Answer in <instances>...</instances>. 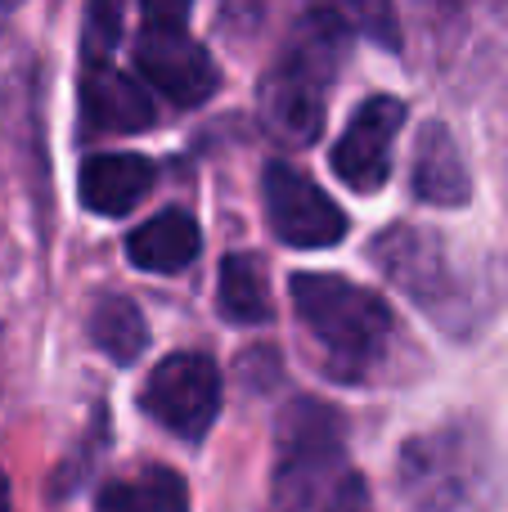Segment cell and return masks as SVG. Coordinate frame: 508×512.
Returning <instances> with one entry per match:
<instances>
[{
	"mask_svg": "<svg viewBox=\"0 0 508 512\" xmlns=\"http://www.w3.org/2000/svg\"><path fill=\"white\" fill-rule=\"evenodd\" d=\"M270 512H374L369 486L347 459L338 409L293 400L279 414Z\"/></svg>",
	"mask_w": 508,
	"mask_h": 512,
	"instance_id": "obj_1",
	"label": "cell"
},
{
	"mask_svg": "<svg viewBox=\"0 0 508 512\" xmlns=\"http://www.w3.org/2000/svg\"><path fill=\"white\" fill-rule=\"evenodd\" d=\"M351 27L338 9H306L297 27L288 32L284 50L275 54L266 81H261V117L284 144H315L324 126V95L338 81V68L347 63Z\"/></svg>",
	"mask_w": 508,
	"mask_h": 512,
	"instance_id": "obj_2",
	"label": "cell"
},
{
	"mask_svg": "<svg viewBox=\"0 0 508 512\" xmlns=\"http://www.w3.org/2000/svg\"><path fill=\"white\" fill-rule=\"evenodd\" d=\"M293 306L329 378H378V369L396 346V319L378 292L360 288L342 274H293Z\"/></svg>",
	"mask_w": 508,
	"mask_h": 512,
	"instance_id": "obj_3",
	"label": "cell"
},
{
	"mask_svg": "<svg viewBox=\"0 0 508 512\" xmlns=\"http://www.w3.org/2000/svg\"><path fill=\"white\" fill-rule=\"evenodd\" d=\"M374 265L446 333L468 337L491 315V288L459 265L450 239L423 225H392L374 239Z\"/></svg>",
	"mask_w": 508,
	"mask_h": 512,
	"instance_id": "obj_4",
	"label": "cell"
},
{
	"mask_svg": "<svg viewBox=\"0 0 508 512\" xmlns=\"http://www.w3.org/2000/svg\"><path fill=\"white\" fill-rule=\"evenodd\" d=\"M396 486L414 512H477L495 495V450L473 423L432 427L396 454Z\"/></svg>",
	"mask_w": 508,
	"mask_h": 512,
	"instance_id": "obj_5",
	"label": "cell"
},
{
	"mask_svg": "<svg viewBox=\"0 0 508 512\" xmlns=\"http://www.w3.org/2000/svg\"><path fill=\"white\" fill-rule=\"evenodd\" d=\"M135 81L167 95L176 108H198L212 99L221 72L212 54L189 36L180 5H144V23L135 36Z\"/></svg>",
	"mask_w": 508,
	"mask_h": 512,
	"instance_id": "obj_6",
	"label": "cell"
},
{
	"mask_svg": "<svg viewBox=\"0 0 508 512\" xmlns=\"http://www.w3.org/2000/svg\"><path fill=\"white\" fill-rule=\"evenodd\" d=\"M140 405L171 436L203 441L221 414V369L203 351H176L149 373Z\"/></svg>",
	"mask_w": 508,
	"mask_h": 512,
	"instance_id": "obj_7",
	"label": "cell"
},
{
	"mask_svg": "<svg viewBox=\"0 0 508 512\" xmlns=\"http://www.w3.org/2000/svg\"><path fill=\"white\" fill-rule=\"evenodd\" d=\"M261 194H266L270 230L288 248H333L347 234L342 207L306 171L288 167V162H270L266 180H261Z\"/></svg>",
	"mask_w": 508,
	"mask_h": 512,
	"instance_id": "obj_8",
	"label": "cell"
},
{
	"mask_svg": "<svg viewBox=\"0 0 508 512\" xmlns=\"http://www.w3.org/2000/svg\"><path fill=\"white\" fill-rule=\"evenodd\" d=\"M405 126V104L392 95H374L356 108V117L347 122V131L333 144V171L342 185L374 194L392 176V140Z\"/></svg>",
	"mask_w": 508,
	"mask_h": 512,
	"instance_id": "obj_9",
	"label": "cell"
},
{
	"mask_svg": "<svg viewBox=\"0 0 508 512\" xmlns=\"http://www.w3.org/2000/svg\"><path fill=\"white\" fill-rule=\"evenodd\" d=\"M81 104H86L90 126L117 131V135L144 131V126H153V117H158L153 95L135 81V72H122L113 59H86V72H81Z\"/></svg>",
	"mask_w": 508,
	"mask_h": 512,
	"instance_id": "obj_10",
	"label": "cell"
},
{
	"mask_svg": "<svg viewBox=\"0 0 508 512\" xmlns=\"http://www.w3.org/2000/svg\"><path fill=\"white\" fill-rule=\"evenodd\" d=\"M410 189H414V198L428 207H464L468 198H473V176H468L464 153H459L450 126L428 122L419 131Z\"/></svg>",
	"mask_w": 508,
	"mask_h": 512,
	"instance_id": "obj_11",
	"label": "cell"
},
{
	"mask_svg": "<svg viewBox=\"0 0 508 512\" xmlns=\"http://www.w3.org/2000/svg\"><path fill=\"white\" fill-rule=\"evenodd\" d=\"M153 189V162L140 153H95L81 167V203L99 216H126Z\"/></svg>",
	"mask_w": 508,
	"mask_h": 512,
	"instance_id": "obj_12",
	"label": "cell"
},
{
	"mask_svg": "<svg viewBox=\"0 0 508 512\" xmlns=\"http://www.w3.org/2000/svg\"><path fill=\"white\" fill-rule=\"evenodd\" d=\"M203 252V230L189 212L167 207V212L149 216L140 230H131L126 239V256L135 270L149 274H180L185 265H194V256Z\"/></svg>",
	"mask_w": 508,
	"mask_h": 512,
	"instance_id": "obj_13",
	"label": "cell"
},
{
	"mask_svg": "<svg viewBox=\"0 0 508 512\" xmlns=\"http://www.w3.org/2000/svg\"><path fill=\"white\" fill-rule=\"evenodd\" d=\"M95 512H189V490L162 463L131 472V477H117L99 490Z\"/></svg>",
	"mask_w": 508,
	"mask_h": 512,
	"instance_id": "obj_14",
	"label": "cell"
},
{
	"mask_svg": "<svg viewBox=\"0 0 508 512\" xmlns=\"http://www.w3.org/2000/svg\"><path fill=\"white\" fill-rule=\"evenodd\" d=\"M90 342L113 364H135L144 355V342H149L140 306L131 297H117V292L99 297L95 310H90Z\"/></svg>",
	"mask_w": 508,
	"mask_h": 512,
	"instance_id": "obj_15",
	"label": "cell"
},
{
	"mask_svg": "<svg viewBox=\"0 0 508 512\" xmlns=\"http://www.w3.org/2000/svg\"><path fill=\"white\" fill-rule=\"evenodd\" d=\"M221 310L234 324H266L275 301H270V283H266V265L252 252H234L221 261Z\"/></svg>",
	"mask_w": 508,
	"mask_h": 512,
	"instance_id": "obj_16",
	"label": "cell"
},
{
	"mask_svg": "<svg viewBox=\"0 0 508 512\" xmlns=\"http://www.w3.org/2000/svg\"><path fill=\"white\" fill-rule=\"evenodd\" d=\"M117 36H122V9L117 5H90L86 32H81V54L86 59H113Z\"/></svg>",
	"mask_w": 508,
	"mask_h": 512,
	"instance_id": "obj_17",
	"label": "cell"
},
{
	"mask_svg": "<svg viewBox=\"0 0 508 512\" xmlns=\"http://www.w3.org/2000/svg\"><path fill=\"white\" fill-rule=\"evenodd\" d=\"M0 512H9V477L0 472Z\"/></svg>",
	"mask_w": 508,
	"mask_h": 512,
	"instance_id": "obj_18",
	"label": "cell"
},
{
	"mask_svg": "<svg viewBox=\"0 0 508 512\" xmlns=\"http://www.w3.org/2000/svg\"><path fill=\"white\" fill-rule=\"evenodd\" d=\"M0 18H5V14H0Z\"/></svg>",
	"mask_w": 508,
	"mask_h": 512,
	"instance_id": "obj_19",
	"label": "cell"
}]
</instances>
